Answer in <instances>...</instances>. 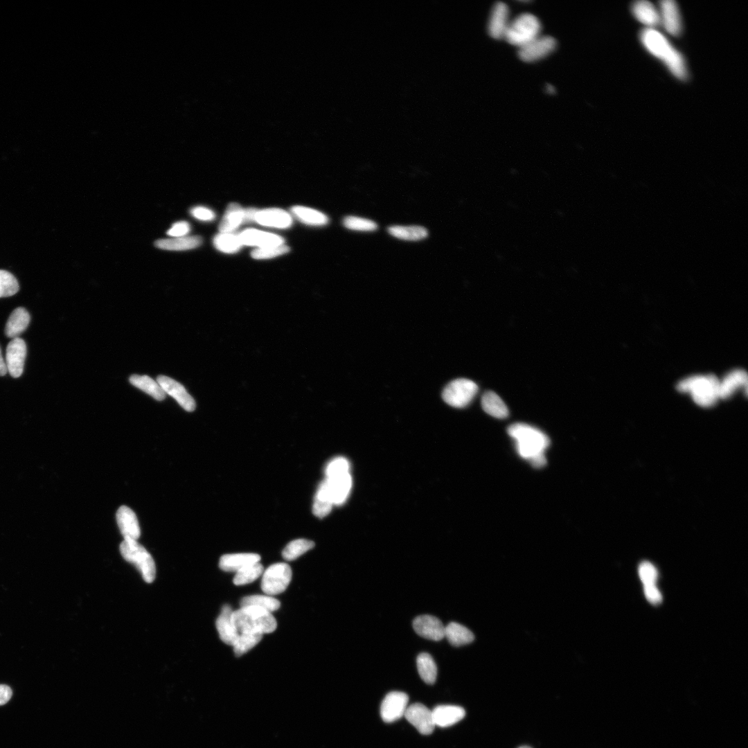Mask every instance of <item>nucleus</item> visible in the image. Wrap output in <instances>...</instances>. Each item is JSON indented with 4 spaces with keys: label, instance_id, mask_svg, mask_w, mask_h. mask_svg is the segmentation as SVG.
Returning <instances> with one entry per match:
<instances>
[{
    "label": "nucleus",
    "instance_id": "16",
    "mask_svg": "<svg viewBox=\"0 0 748 748\" xmlns=\"http://www.w3.org/2000/svg\"><path fill=\"white\" fill-rule=\"evenodd\" d=\"M334 505H341L347 499L351 488L352 477L350 472L326 477L324 480Z\"/></svg>",
    "mask_w": 748,
    "mask_h": 748
},
{
    "label": "nucleus",
    "instance_id": "34",
    "mask_svg": "<svg viewBox=\"0 0 748 748\" xmlns=\"http://www.w3.org/2000/svg\"><path fill=\"white\" fill-rule=\"evenodd\" d=\"M388 232L398 239L416 241L425 238L428 235L427 230L420 226H391Z\"/></svg>",
    "mask_w": 748,
    "mask_h": 748
},
{
    "label": "nucleus",
    "instance_id": "23",
    "mask_svg": "<svg viewBox=\"0 0 748 748\" xmlns=\"http://www.w3.org/2000/svg\"><path fill=\"white\" fill-rule=\"evenodd\" d=\"M431 711L435 726L440 727L453 725L465 715L464 709L455 705H439Z\"/></svg>",
    "mask_w": 748,
    "mask_h": 748
},
{
    "label": "nucleus",
    "instance_id": "47",
    "mask_svg": "<svg viewBox=\"0 0 748 748\" xmlns=\"http://www.w3.org/2000/svg\"><path fill=\"white\" fill-rule=\"evenodd\" d=\"M643 592L646 599L653 605H657L662 601V595L656 585L643 586Z\"/></svg>",
    "mask_w": 748,
    "mask_h": 748
},
{
    "label": "nucleus",
    "instance_id": "20",
    "mask_svg": "<svg viewBox=\"0 0 748 748\" xmlns=\"http://www.w3.org/2000/svg\"><path fill=\"white\" fill-rule=\"evenodd\" d=\"M747 373L742 369H736L729 373L720 381V399H727L739 388L743 387L747 393Z\"/></svg>",
    "mask_w": 748,
    "mask_h": 748
},
{
    "label": "nucleus",
    "instance_id": "8",
    "mask_svg": "<svg viewBox=\"0 0 748 748\" xmlns=\"http://www.w3.org/2000/svg\"><path fill=\"white\" fill-rule=\"evenodd\" d=\"M292 579L290 567L283 562L270 565L263 573L261 580V589L269 596L283 592Z\"/></svg>",
    "mask_w": 748,
    "mask_h": 748
},
{
    "label": "nucleus",
    "instance_id": "18",
    "mask_svg": "<svg viewBox=\"0 0 748 748\" xmlns=\"http://www.w3.org/2000/svg\"><path fill=\"white\" fill-rule=\"evenodd\" d=\"M660 21L666 30L673 36H677L682 30V21L677 3L672 0L660 2Z\"/></svg>",
    "mask_w": 748,
    "mask_h": 748
},
{
    "label": "nucleus",
    "instance_id": "48",
    "mask_svg": "<svg viewBox=\"0 0 748 748\" xmlns=\"http://www.w3.org/2000/svg\"><path fill=\"white\" fill-rule=\"evenodd\" d=\"M190 214L196 219L202 221H211L214 220V212L204 206H196L190 210Z\"/></svg>",
    "mask_w": 748,
    "mask_h": 748
},
{
    "label": "nucleus",
    "instance_id": "4",
    "mask_svg": "<svg viewBox=\"0 0 748 748\" xmlns=\"http://www.w3.org/2000/svg\"><path fill=\"white\" fill-rule=\"evenodd\" d=\"M720 380L714 375H693L680 381L677 389L691 393L693 401L703 407L714 405L718 399Z\"/></svg>",
    "mask_w": 748,
    "mask_h": 748
},
{
    "label": "nucleus",
    "instance_id": "32",
    "mask_svg": "<svg viewBox=\"0 0 748 748\" xmlns=\"http://www.w3.org/2000/svg\"><path fill=\"white\" fill-rule=\"evenodd\" d=\"M333 505L327 485L323 481L317 491L312 506V513L315 516L323 518L330 513Z\"/></svg>",
    "mask_w": 748,
    "mask_h": 748
},
{
    "label": "nucleus",
    "instance_id": "40",
    "mask_svg": "<svg viewBox=\"0 0 748 748\" xmlns=\"http://www.w3.org/2000/svg\"><path fill=\"white\" fill-rule=\"evenodd\" d=\"M263 573V566L259 562L249 564L238 571L233 578L235 585H243L253 582Z\"/></svg>",
    "mask_w": 748,
    "mask_h": 748
},
{
    "label": "nucleus",
    "instance_id": "52",
    "mask_svg": "<svg viewBox=\"0 0 748 748\" xmlns=\"http://www.w3.org/2000/svg\"><path fill=\"white\" fill-rule=\"evenodd\" d=\"M546 89L549 93H553L555 92L554 87L549 84L546 85Z\"/></svg>",
    "mask_w": 748,
    "mask_h": 748
},
{
    "label": "nucleus",
    "instance_id": "51",
    "mask_svg": "<svg viewBox=\"0 0 748 748\" xmlns=\"http://www.w3.org/2000/svg\"><path fill=\"white\" fill-rule=\"evenodd\" d=\"M8 372L6 362L4 361L0 348V375L3 376Z\"/></svg>",
    "mask_w": 748,
    "mask_h": 748
},
{
    "label": "nucleus",
    "instance_id": "36",
    "mask_svg": "<svg viewBox=\"0 0 748 748\" xmlns=\"http://www.w3.org/2000/svg\"><path fill=\"white\" fill-rule=\"evenodd\" d=\"M213 244L217 250L227 253L237 252L243 245L239 235L231 233H220L215 235Z\"/></svg>",
    "mask_w": 748,
    "mask_h": 748
},
{
    "label": "nucleus",
    "instance_id": "25",
    "mask_svg": "<svg viewBox=\"0 0 748 748\" xmlns=\"http://www.w3.org/2000/svg\"><path fill=\"white\" fill-rule=\"evenodd\" d=\"M634 17L649 28H654L661 24L659 12L655 6L648 1L635 2L632 7Z\"/></svg>",
    "mask_w": 748,
    "mask_h": 748
},
{
    "label": "nucleus",
    "instance_id": "30",
    "mask_svg": "<svg viewBox=\"0 0 748 748\" xmlns=\"http://www.w3.org/2000/svg\"><path fill=\"white\" fill-rule=\"evenodd\" d=\"M129 380L133 386L157 400L161 401L166 398V393L159 383L148 375L134 374L130 377Z\"/></svg>",
    "mask_w": 748,
    "mask_h": 748
},
{
    "label": "nucleus",
    "instance_id": "27",
    "mask_svg": "<svg viewBox=\"0 0 748 748\" xmlns=\"http://www.w3.org/2000/svg\"><path fill=\"white\" fill-rule=\"evenodd\" d=\"M202 239L197 235L184 236L160 239L155 242V246L161 249L168 251H184L198 247Z\"/></svg>",
    "mask_w": 748,
    "mask_h": 748
},
{
    "label": "nucleus",
    "instance_id": "17",
    "mask_svg": "<svg viewBox=\"0 0 748 748\" xmlns=\"http://www.w3.org/2000/svg\"><path fill=\"white\" fill-rule=\"evenodd\" d=\"M116 521L124 539L137 540L141 530L135 513L126 506H121L116 512Z\"/></svg>",
    "mask_w": 748,
    "mask_h": 748
},
{
    "label": "nucleus",
    "instance_id": "15",
    "mask_svg": "<svg viewBox=\"0 0 748 748\" xmlns=\"http://www.w3.org/2000/svg\"><path fill=\"white\" fill-rule=\"evenodd\" d=\"M508 16L509 9L505 3L497 1L493 5L488 24V31L492 37L504 38L510 22Z\"/></svg>",
    "mask_w": 748,
    "mask_h": 748
},
{
    "label": "nucleus",
    "instance_id": "19",
    "mask_svg": "<svg viewBox=\"0 0 748 748\" xmlns=\"http://www.w3.org/2000/svg\"><path fill=\"white\" fill-rule=\"evenodd\" d=\"M239 236L242 244L257 246L258 248L276 247L284 243L283 238L278 235L253 229L243 231Z\"/></svg>",
    "mask_w": 748,
    "mask_h": 748
},
{
    "label": "nucleus",
    "instance_id": "3",
    "mask_svg": "<svg viewBox=\"0 0 748 748\" xmlns=\"http://www.w3.org/2000/svg\"><path fill=\"white\" fill-rule=\"evenodd\" d=\"M231 620L237 631L267 634L273 632L277 623L271 613L257 606L241 607L233 611Z\"/></svg>",
    "mask_w": 748,
    "mask_h": 748
},
{
    "label": "nucleus",
    "instance_id": "26",
    "mask_svg": "<svg viewBox=\"0 0 748 748\" xmlns=\"http://www.w3.org/2000/svg\"><path fill=\"white\" fill-rule=\"evenodd\" d=\"M30 320L28 311L21 307L15 309L10 314L5 327V334L9 338H17L28 327Z\"/></svg>",
    "mask_w": 748,
    "mask_h": 748
},
{
    "label": "nucleus",
    "instance_id": "10",
    "mask_svg": "<svg viewBox=\"0 0 748 748\" xmlns=\"http://www.w3.org/2000/svg\"><path fill=\"white\" fill-rule=\"evenodd\" d=\"M408 695L403 692L392 691L384 698L380 706V715L385 722H393L402 718L407 708Z\"/></svg>",
    "mask_w": 748,
    "mask_h": 748
},
{
    "label": "nucleus",
    "instance_id": "21",
    "mask_svg": "<svg viewBox=\"0 0 748 748\" xmlns=\"http://www.w3.org/2000/svg\"><path fill=\"white\" fill-rule=\"evenodd\" d=\"M233 612L229 605H224L215 623L220 639L226 644L232 646L239 636V632L235 629L231 620Z\"/></svg>",
    "mask_w": 748,
    "mask_h": 748
},
{
    "label": "nucleus",
    "instance_id": "5",
    "mask_svg": "<svg viewBox=\"0 0 748 748\" xmlns=\"http://www.w3.org/2000/svg\"><path fill=\"white\" fill-rule=\"evenodd\" d=\"M123 558L132 564L146 582H152L156 576V566L150 553L137 540L124 539L120 544Z\"/></svg>",
    "mask_w": 748,
    "mask_h": 748
},
{
    "label": "nucleus",
    "instance_id": "22",
    "mask_svg": "<svg viewBox=\"0 0 748 748\" xmlns=\"http://www.w3.org/2000/svg\"><path fill=\"white\" fill-rule=\"evenodd\" d=\"M255 221L263 226L285 229L292 225V218L285 211L272 208L258 211Z\"/></svg>",
    "mask_w": 748,
    "mask_h": 748
},
{
    "label": "nucleus",
    "instance_id": "7",
    "mask_svg": "<svg viewBox=\"0 0 748 748\" xmlns=\"http://www.w3.org/2000/svg\"><path fill=\"white\" fill-rule=\"evenodd\" d=\"M477 384L468 379L459 378L450 382L443 389L442 397L449 405L456 408L466 407L478 392Z\"/></svg>",
    "mask_w": 748,
    "mask_h": 748
},
{
    "label": "nucleus",
    "instance_id": "46",
    "mask_svg": "<svg viewBox=\"0 0 748 748\" xmlns=\"http://www.w3.org/2000/svg\"><path fill=\"white\" fill-rule=\"evenodd\" d=\"M190 230V224L186 221H179L174 223L167 231V234L172 238L186 236Z\"/></svg>",
    "mask_w": 748,
    "mask_h": 748
},
{
    "label": "nucleus",
    "instance_id": "29",
    "mask_svg": "<svg viewBox=\"0 0 748 748\" xmlns=\"http://www.w3.org/2000/svg\"><path fill=\"white\" fill-rule=\"evenodd\" d=\"M481 407L485 412L496 418L504 419L509 414L506 404L493 391H488L484 393L481 398Z\"/></svg>",
    "mask_w": 748,
    "mask_h": 748
},
{
    "label": "nucleus",
    "instance_id": "1",
    "mask_svg": "<svg viewBox=\"0 0 748 748\" xmlns=\"http://www.w3.org/2000/svg\"><path fill=\"white\" fill-rule=\"evenodd\" d=\"M508 434L515 440L518 454L537 468L545 465V451L550 441L539 429L525 423H514L508 428Z\"/></svg>",
    "mask_w": 748,
    "mask_h": 748
},
{
    "label": "nucleus",
    "instance_id": "38",
    "mask_svg": "<svg viewBox=\"0 0 748 748\" xmlns=\"http://www.w3.org/2000/svg\"><path fill=\"white\" fill-rule=\"evenodd\" d=\"M240 607L257 606L271 612L277 610L280 603L276 598L271 596L251 595L242 598L240 602Z\"/></svg>",
    "mask_w": 748,
    "mask_h": 748
},
{
    "label": "nucleus",
    "instance_id": "50",
    "mask_svg": "<svg viewBox=\"0 0 748 748\" xmlns=\"http://www.w3.org/2000/svg\"><path fill=\"white\" fill-rule=\"evenodd\" d=\"M258 211V210L254 208H247L244 209L243 222L255 221Z\"/></svg>",
    "mask_w": 748,
    "mask_h": 748
},
{
    "label": "nucleus",
    "instance_id": "12",
    "mask_svg": "<svg viewBox=\"0 0 748 748\" xmlns=\"http://www.w3.org/2000/svg\"><path fill=\"white\" fill-rule=\"evenodd\" d=\"M404 715L423 735L431 734L436 727L432 711L422 704L414 703L407 706Z\"/></svg>",
    "mask_w": 748,
    "mask_h": 748
},
{
    "label": "nucleus",
    "instance_id": "9",
    "mask_svg": "<svg viewBox=\"0 0 748 748\" xmlns=\"http://www.w3.org/2000/svg\"><path fill=\"white\" fill-rule=\"evenodd\" d=\"M556 45V40L553 37L539 35L519 47L518 55L523 61L533 62L549 55Z\"/></svg>",
    "mask_w": 748,
    "mask_h": 748
},
{
    "label": "nucleus",
    "instance_id": "42",
    "mask_svg": "<svg viewBox=\"0 0 748 748\" xmlns=\"http://www.w3.org/2000/svg\"><path fill=\"white\" fill-rule=\"evenodd\" d=\"M343 223L346 228L353 231H373L377 229L374 221L356 216L346 217Z\"/></svg>",
    "mask_w": 748,
    "mask_h": 748
},
{
    "label": "nucleus",
    "instance_id": "44",
    "mask_svg": "<svg viewBox=\"0 0 748 748\" xmlns=\"http://www.w3.org/2000/svg\"><path fill=\"white\" fill-rule=\"evenodd\" d=\"M289 251L290 248L287 246L282 244L255 249L251 251V256L254 259H268L286 253Z\"/></svg>",
    "mask_w": 748,
    "mask_h": 748
},
{
    "label": "nucleus",
    "instance_id": "2",
    "mask_svg": "<svg viewBox=\"0 0 748 748\" xmlns=\"http://www.w3.org/2000/svg\"><path fill=\"white\" fill-rule=\"evenodd\" d=\"M640 39L648 51L661 60L676 78L686 79L688 73L683 56L664 35L648 28L640 33Z\"/></svg>",
    "mask_w": 748,
    "mask_h": 748
},
{
    "label": "nucleus",
    "instance_id": "28",
    "mask_svg": "<svg viewBox=\"0 0 748 748\" xmlns=\"http://www.w3.org/2000/svg\"><path fill=\"white\" fill-rule=\"evenodd\" d=\"M444 637L455 647L469 644L474 639V634L468 628L456 622H451L445 626Z\"/></svg>",
    "mask_w": 748,
    "mask_h": 748
},
{
    "label": "nucleus",
    "instance_id": "45",
    "mask_svg": "<svg viewBox=\"0 0 748 748\" xmlns=\"http://www.w3.org/2000/svg\"><path fill=\"white\" fill-rule=\"evenodd\" d=\"M347 472H350V463L346 458L342 456L333 458L328 463L326 468V477H331Z\"/></svg>",
    "mask_w": 748,
    "mask_h": 748
},
{
    "label": "nucleus",
    "instance_id": "53",
    "mask_svg": "<svg viewBox=\"0 0 748 748\" xmlns=\"http://www.w3.org/2000/svg\"><path fill=\"white\" fill-rule=\"evenodd\" d=\"M519 748H531V747H528V746H523V747H519Z\"/></svg>",
    "mask_w": 748,
    "mask_h": 748
},
{
    "label": "nucleus",
    "instance_id": "31",
    "mask_svg": "<svg viewBox=\"0 0 748 748\" xmlns=\"http://www.w3.org/2000/svg\"><path fill=\"white\" fill-rule=\"evenodd\" d=\"M244 209L237 203H231L226 208L222 219L219 230L220 233H231L243 222Z\"/></svg>",
    "mask_w": 748,
    "mask_h": 748
},
{
    "label": "nucleus",
    "instance_id": "43",
    "mask_svg": "<svg viewBox=\"0 0 748 748\" xmlns=\"http://www.w3.org/2000/svg\"><path fill=\"white\" fill-rule=\"evenodd\" d=\"M638 573L643 586L656 585L658 571L650 562H642L639 566Z\"/></svg>",
    "mask_w": 748,
    "mask_h": 748
},
{
    "label": "nucleus",
    "instance_id": "35",
    "mask_svg": "<svg viewBox=\"0 0 748 748\" xmlns=\"http://www.w3.org/2000/svg\"><path fill=\"white\" fill-rule=\"evenodd\" d=\"M292 212L300 221L307 224L322 226L328 222L325 214L311 208L295 206L292 208Z\"/></svg>",
    "mask_w": 748,
    "mask_h": 748
},
{
    "label": "nucleus",
    "instance_id": "37",
    "mask_svg": "<svg viewBox=\"0 0 748 748\" xmlns=\"http://www.w3.org/2000/svg\"><path fill=\"white\" fill-rule=\"evenodd\" d=\"M262 634L259 632H244L239 636L233 645L236 657H240L256 645L262 639Z\"/></svg>",
    "mask_w": 748,
    "mask_h": 748
},
{
    "label": "nucleus",
    "instance_id": "11",
    "mask_svg": "<svg viewBox=\"0 0 748 748\" xmlns=\"http://www.w3.org/2000/svg\"><path fill=\"white\" fill-rule=\"evenodd\" d=\"M26 345L19 337L12 339L6 348V364L10 375L16 378L23 373L26 357Z\"/></svg>",
    "mask_w": 748,
    "mask_h": 748
},
{
    "label": "nucleus",
    "instance_id": "41",
    "mask_svg": "<svg viewBox=\"0 0 748 748\" xmlns=\"http://www.w3.org/2000/svg\"><path fill=\"white\" fill-rule=\"evenodd\" d=\"M19 290V283L10 272L0 269V298L15 294Z\"/></svg>",
    "mask_w": 748,
    "mask_h": 748
},
{
    "label": "nucleus",
    "instance_id": "6",
    "mask_svg": "<svg viewBox=\"0 0 748 748\" xmlns=\"http://www.w3.org/2000/svg\"><path fill=\"white\" fill-rule=\"evenodd\" d=\"M541 24L538 18L531 13H522L510 21L504 37L509 43L519 47L540 35Z\"/></svg>",
    "mask_w": 748,
    "mask_h": 748
},
{
    "label": "nucleus",
    "instance_id": "13",
    "mask_svg": "<svg viewBox=\"0 0 748 748\" xmlns=\"http://www.w3.org/2000/svg\"><path fill=\"white\" fill-rule=\"evenodd\" d=\"M157 382L166 394L172 397L187 411L195 409V402L185 387L179 382L165 375H159Z\"/></svg>",
    "mask_w": 748,
    "mask_h": 748
},
{
    "label": "nucleus",
    "instance_id": "49",
    "mask_svg": "<svg viewBox=\"0 0 748 748\" xmlns=\"http://www.w3.org/2000/svg\"><path fill=\"white\" fill-rule=\"evenodd\" d=\"M12 695L10 686L6 684H0V706L6 704Z\"/></svg>",
    "mask_w": 748,
    "mask_h": 748
},
{
    "label": "nucleus",
    "instance_id": "14",
    "mask_svg": "<svg viewBox=\"0 0 748 748\" xmlns=\"http://www.w3.org/2000/svg\"><path fill=\"white\" fill-rule=\"evenodd\" d=\"M413 627L419 636L427 639L438 641L445 636V626L438 618L431 615L417 616L413 621Z\"/></svg>",
    "mask_w": 748,
    "mask_h": 748
},
{
    "label": "nucleus",
    "instance_id": "39",
    "mask_svg": "<svg viewBox=\"0 0 748 748\" xmlns=\"http://www.w3.org/2000/svg\"><path fill=\"white\" fill-rule=\"evenodd\" d=\"M314 546V542L305 540H294L287 544L282 552L283 558L286 560H293L310 550Z\"/></svg>",
    "mask_w": 748,
    "mask_h": 748
},
{
    "label": "nucleus",
    "instance_id": "33",
    "mask_svg": "<svg viewBox=\"0 0 748 748\" xmlns=\"http://www.w3.org/2000/svg\"><path fill=\"white\" fill-rule=\"evenodd\" d=\"M416 664L421 679L428 684H433L437 677V667L432 657L427 652L420 653Z\"/></svg>",
    "mask_w": 748,
    "mask_h": 748
},
{
    "label": "nucleus",
    "instance_id": "24",
    "mask_svg": "<svg viewBox=\"0 0 748 748\" xmlns=\"http://www.w3.org/2000/svg\"><path fill=\"white\" fill-rule=\"evenodd\" d=\"M260 560L257 553H242L223 555L219 561L220 568L224 571L237 572L241 569Z\"/></svg>",
    "mask_w": 748,
    "mask_h": 748
}]
</instances>
